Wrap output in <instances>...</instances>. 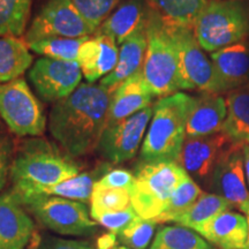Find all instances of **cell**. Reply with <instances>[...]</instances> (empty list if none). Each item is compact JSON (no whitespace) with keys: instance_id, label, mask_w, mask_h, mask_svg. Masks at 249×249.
<instances>
[{"instance_id":"ffe728a7","label":"cell","mask_w":249,"mask_h":249,"mask_svg":"<svg viewBox=\"0 0 249 249\" xmlns=\"http://www.w3.org/2000/svg\"><path fill=\"white\" fill-rule=\"evenodd\" d=\"M222 92L244 86L249 79V45L238 43L210 53Z\"/></svg>"},{"instance_id":"603a6c76","label":"cell","mask_w":249,"mask_h":249,"mask_svg":"<svg viewBox=\"0 0 249 249\" xmlns=\"http://www.w3.org/2000/svg\"><path fill=\"white\" fill-rule=\"evenodd\" d=\"M227 116L222 132L236 143L249 145V86L231 90L226 98Z\"/></svg>"},{"instance_id":"7a4b0ae2","label":"cell","mask_w":249,"mask_h":249,"mask_svg":"<svg viewBox=\"0 0 249 249\" xmlns=\"http://www.w3.org/2000/svg\"><path fill=\"white\" fill-rule=\"evenodd\" d=\"M80 170L71 156L46 140H27L17 149L12 161V192L18 198L31 196L40 188L73 178Z\"/></svg>"},{"instance_id":"b9f144b4","label":"cell","mask_w":249,"mask_h":249,"mask_svg":"<svg viewBox=\"0 0 249 249\" xmlns=\"http://www.w3.org/2000/svg\"><path fill=\"white\" fill-rule=\"evenodd\" d=\"M116 249H129V248H127V247H124V246H120V247H117Z\"/></svg>"},{"instance_id":"5b68a950","label":"cell","mask_w":249,"mask_h":249,"mask_svg":"<svg viewBox=\"0 0 249 249\" xmlns=\"http://www.w3.org/2000/svg\"><path fill=\"white\" fill-rule=\"evenodd\" d=\"M147 53L143 76L154 96L163 98L182 90L179 58L165 18L152 8L147 27Z\"/></svg>"},{"instance_id":"d6986e66","label":"cell","mask_w":249,"mask_h":249,"mask_svg":"<svg viewBox=\"0 0 249 249\" xmlns=\"http://www.w3.org/2000/svg\"><path fill=\"white\" fill-rule=\"evenodd\" d=\"M219 249H245L248 238L247 218L240 213L226 210L196 231Z\"/></svg>"},{"instance_id":"4dcf8cb0","label":"cell","mask_w":249,"mask_h":249,"mask_svg":"<svg viewBox=\"0 0 249 249\" xmlns=\"http://www.w3.org/2000/svg\"><path fill=\"white\" fill-rule=\"evenodd\" d=\"M202 193L201 187L188 176L174 189L164 213L154 220L157 223H174L195 203Z\"/></svg>"},{"instance_id":"60d3db41","label":"cell","mask_w":249,"mask_h":249,"mask_svg":"<svg viewBox=\"0 0 249 249\" xmlns=\"http://www.w3.org/2000/svg\"><path fill=\"white\" fill-rule=\"evenodd\" d=\"M246 218H247V223H248V238H247V245H246L245 249H249V213L246 214Z\"/></svg>"},{"instance_id":"e575fe53","label":"cell","mask_w":249,"mask_h":249,"mask_svg":"<svg viewBox=\"0 0 249 249\" xmlns=\"http://www.w3.org/2000/svg\"><path fill=\"white\" fill-rule=\"evenodd\" d=\"M15 154L14 142L4 127L0 126V192L4 189L11 176L12 161Z\"/></svg>"},{"instance_id":"6da1fadb","label":"cell","mask_w":249,"mask_h":249,"mask_svg":"<svg viewBox=\"0 0 249 249\" xmlns=\"http://www.w3.org/2000/svg\"><path fill=\"white\" fill-rule=\"evenodd\" d=\"M113 90L102 85L81 83L50 112L49 129L62 150L80 157L98 148L107 126Z\"/></svg>"},{"instance_id":"83f0119b","label":"cell","mask_w":249,"mask_h":249,"mask_svg":"<svg viewBox=\"0 0 249 249\" xmlns=\"http://www.w3.org/2000/svg\"><path fill=\"white\" fill-rule=\"evenodd\" d=\"M148 2L165 20L193 28L209 0H148Z\"/></svg>"},{"instance_id":"5bb4252c","label":"cell","mask_w":249,"mask_h":249,"mask_svg":"<svg viewBox=\"0 0 249 249\" xmlns=\"http://www.w3.org/2000/svg\"><path fill=\"white\" fill-rule=\"evenodd\" d=\"M244 144L234 143L217 164L209 188L247 214L249 213V192L246 185L244 169Z\"/></svg>"},{"instance_id":"4316f807","label":"cell","mask_w":249,"mask_h":249,"mask_svg":"<svg viewBox=\"0 0 249 249\" xmlns=\"http://www.w3.org/2000/svg\"><path fill=\"white\" fill-rule=\"evenodd\" d=\"M101 171L93 172L79 173L73 178L59 182L57 185L40 188L34 195H51L58 197L67 198V200L88 203L91 198L93 186L98 181V174Z\"/></svg>"},{"instance_id":"484cf974","label":"cell","mask_w":249,"mask_h":249,"mask_svg":"<svg viewBox=\"0 0 249 249\" xmlns=\"http://www.w3.org/2000/svg\"><path fill=\"white\" fill-rule=\"evenodd\" d=\"M148 249H216L203 236L187 227L163 226L156 232Z\"/></svg>"},{"instance_id":"1f68e13d","label":"cell","mask_w":249,"mask_h":249,"mask_svg":"<svg viewBox=\"0 0 249 249\" xmlns=\"http://www.w3.org/2000/svg\"><path fill=\"white\" fill-rule=\"evenodd\" d=\"M130 205V194L126 189L108 188L97 182L93 186L90 198V216L93 220H97L105 213L126 209Z\"/></svg>"},{"instance_id":"52a82bcc","label":"cell","mask_w":249,"mask_h":249,"mask_svg":"<svg viewBox=\"0 0 249 249\" xmlns=\"http://www.w3.org/2000/svg\"><path fill=\"white\" fill-rule=\"evenodd\" d=\"M18 200L43 226L58 234L89 235L97 229V222L82 202L51 195H31Z\"/></svg>"},{"instance_id":"4fadbf2b","label":"cell","mask_w":249,"mask_h":249,"mask_svg":"<svg viewBox=\"0 0 249 249\" xmlns=\"http://www.w3.org/2000/svg\"><path fill=\"white\" fill-rule=\"evenodd\" d=\"M82 71L77 62L40 58L30 67L28 77L36 92L46 102L68 97L81 85Z\"/></svg>"},{"instance_id":"ba28073f","label":"cell","mask_w":249,"mask_h":249,"mask_svg":"<svg viewBox=\"0 0 249 249\" xmlns=\"http://www.w3.org/2000/svg\"><path fill=\"white\" fill-rule=\"evenodd\" d=\"M167 30L176 44L179 58L182 90L197 89L202 92H222L211 60L196 39L192 27L165 20Z\"/></svg>"},{"instance_id":"8d00e7d4","label":"cell","mask_w":249,"mask_h":249,"mask_svg":"<svg viewBox=\"0 0 249 249\" xmlns=\"http://www.w3.org/2000/svg\"><path fill=\"white\" fill-rule=\"evenodd\" d=\"M134 181H135V177L132 172L123 169H116L105 172L99 178L97 183L103 187H108V188L126 189L130 194Z\"/></svg>"},{"instance_id":"f35d334b","label":"cell","mask_w":249,"mask_h":249,"mask_svg":"<svg viewBox=\"0 0 249 249\" xmlns=\"http://www.w3.org/2000/svg\"><path fill=\"white\" fill-rule=\"evenodd\" d=\"M118 236L116 233H105L97 239L96 249H116L118 247Z\"/></svg>"},{"instance_id":"2e32d148","label":"cell","mask_w":249,"mask_h":249,"mask_svg":"<svg viewBox=\"0 0 249 249\" xmlns=\"http://www.w3.org/2000/svg\"><path fill=\"white\" fill-rule=\"evenodd\" d=\"M119 49L111 36L95 33L83 43L79 52L77 64L88 83L104 79L117 66Z\"/></svg>"},{"instance_id":"277c9868","label":"cell","mask_w":249,"mask_h":249,"mask_svg":"<svg viewBox=\"0 0 249 249\" xmlns=\"http://www.w3.org/2000/svg\"><path fill=\"white\" fill-rule=\"evenodd\" d=\"M204 51L216 52L249 38V0H209L193 26Z\"/></svg>"},{"instance_id":"9a60e30c","label":"cell","mask_w":249,"mask_h":249,"mask_svg":"<svg viewBox=\"0 0 249 249\" xmlns=\"http://www.w3.org/2000/svg\"><path fill=\"white\" fill-rule=\"evenodd\" d=\"M35 231L33 219L13 192L0 194V249H26Z\"/></svg>"},{"instance_id":"3957f363","label":"cell","mask_w":249,"mask_h":249,"mask_svg":"<svg viewBox=\"0 0 249 249\" xmlns=\"http://www.w3.org/2000/svg\"><path fill=\"white\" fill-rule=\"evenodd\" d=\"M194 97L185 92L160 98L154 105V113L140 150L141 163H178L186 126Z\"/></svg>"},{"instance_id":"d4e9b609","label":"cell","mask_w":249,"mask_h":249,"mask_svg":"<svg viewBox=\"0 0 249 249\" xmlns=\"http://www.w3.org/2000/svg\"><path fill=\"white\" fill-rule=\"evenodd\" d=\"M229 208H231V204L222 196L203 192L195 203L174 223L196 232L217 214L229 210Z\"/></svg>"},{"instance_id":"cb8c5ba5","label":"cell","mask_w":249,"mask_h":249,"mask_svg":"<svg viewBox=\"0 0 249 249\" xmlns=\"http://www.w3.org/2000/svg\"><path fill=\"white\" fill-rule=\"evenodd\" d=\"M26 40L18 37H0V85L20 79L33 66V54Z\"/></svg>"},{"instance_id":"d6a6232c","label":"cell","mask_w":249,"mask_h":249,"mask_svg":"<svg viewBox=\"0 0 249 249\" xmlns=\"http://www.w3.org/2000/svg\"><path fill=\"white\" fill-rule=\"evenodd\" d=\"M157 222L138 217L118 233V240L129 249H148L156 232Z\"/></svg>"},{"instance_id":"7c38bea8","label":"cell","mask_w":249,"mask_h":249,"mask_svg":"<svg viewBox=\"0 0 249 249\" xmlns=\"http://www.w3.org/2000/svg\"><path fill=\"white\" fill-rule=\"evenodd\" d=\"M234 143L222 130L200 138H186L178 164L194 181L209 187L217 164Z\"/></svg>"},{"instance_id":"30bf717a","label":"cell","mask_w":249,"mask_h":249,"mask_svg":"<svg viewBox=\"0 0 249 249\" xmlns=\"http://www.w3.org/2000/svg\"><path fill=\"white\" fill-rule=\"evenodd\" d=\"M96 31L71 0H48L27 30L26 43L46 37H87Z\"/></svg>"},{"instance_id":"44dd1931","label":"cell","mask_w":249,"mask_h":249,"mask_svg":"<svg viewBox=\"0 0 249 249\" xmlns=\"http://www.w3.org/2000/svg\"><path fill=\"white\" fill-rule=\"evenodd\" d=\"M152 92L145 82L143 71L121 82L112 92L107 124L118 123L150 107Z\"/></svg>"},{"instance_id":"836d02e7","label":"cell","mask_w":249,"mask_h":249,"mask_svg":"<svg viewBox=\"0 0 249 249\" xmlns=\"http://www.w3.org/2000/svg\"><path fill=\"white\" fill-rule=\"evenodd\" d=\"M95 31L124 0H71Z\"/></svg>"},{"instance_id":"f546056e","label":"cell","mask_w":249,"mask_h":249,"mask_svg":"<svg viewBox=\"0 0 249 249\" xmlns=\"http://www.w3.org/2000/svg\"><path fill=\"white\" fill-rule=\"evenodd\" d=\"M33 0H0V37H20L27 29Z\"/></svg>"},{"instance_id":"7402d4cb","label":"cell","mask_w":249,"mask_h":249,"mask_svg":"<svg viewBox=\"0 0 249 249\" xmlns=\"http://www.w3.org/2000/svg\"><path fill=\"white\" fill-rule=\"evenodd\" d=\"M147 29L139 31L124 40L120 45L117 66L107 76L101 80L99 85L114 90L124 80L139 71H142L145 53H147Z\"/></svg>"},{"instance_id":"ac0fdd59","label":"cell","mask_w":249,"mask_h":249,"mask_svg":"<svg viewBox=\"0 0 249 249\" xmlns=\"http://www.w3.org/2000/svg\"><path fill=\"white\" fill-rule=\"evenodd\" d=\"M226 116V99L219 93L203 92L194 97L187 119L186 136L200 138L220 132Z\"/></svg>"},{"instance_id":"9c48e42d","label":"cell","mask_w":249,"mask_h":249,"mask_svg":"<svg viewBox=\"0 0 249 249\" xmlns=\"http://www.w3.org/2000/svg\"><path fill=\"white\" fill-rule=\"evenodd\" d=\"M0 117L11 133L20 138L45 132L46 117L27 81L17 79L0 85Z\"/></svg>"},{"instance_id":"8fae6325","label":"cell","mask_w":249,"mask_h":249,"mask_svg":"<svg viewBox=\"0 0 249 249\" xmlns=\"http://www.w3.org/2000/svg\"><path fill=\"white\" fill-rule=\"evenodd\" d=\"M154 107H148L118 123L107 124L98 144L105 160L114 164L130 160L138 154L150 124Z\"/></svg>"},{"instance_id":"ab89813d","label":"cell","mask_w":249,"mask_h":249,"mask_svg":"<svg viewBox=\"0 0 249 249\" xmlns=\"http://www.w3.org/2000/svg\"><path fill=\"white\" fill-rule=\"evenodd\" d=\"M244 169L246 179H247L249 187V145H245L244 147Z\"/></svg>"},{"instance_id":"8992f818","label":"cell","mask_w":249,"mask_h":249,"mask_svg":"<svg viewBox=\"0 0 249 249\" xmlns=\"http://www.w3.org/2000/svg\"><path fill=\"white\" fill-rule=\"evenodd\" d=\"M130 203L139 217L156 219L169 204L174 189L188 174L178 163H141L136 167Z\"/></svg>"},{"instance_id":"e0dca14e","label":"cell","mask_w":249,"mask_h":249,"mask_svg":"<svg viewBox=\"0 0 249 249\" xmlns=\"http://www.w3.org/2000/svg\"><path fill=\"white\" fill-rule=\"evenodd\" d=\"M151 12L148 0H124L96 33L111 36L121 45L134 34L147 29Z\"/></svg>"},{"instance_id":"f1b7e54d","label":"cell","mask_w":249,"mask_h":249,"mask_svg":"<svg viewBox=\"0 0 249 249\" xmlns=\"http://www.w3.org/2000/svg\"><path fill=\"white\" fill-rule=\"evenodd\" d=\"M79 37V38H68V37H46L34 42L28 43V48L37 54L45 58L55 59L71 62H77L79 52L83 43L89 38Z\"/></svg>"},{"instance_id":"d590c367","label":"cell","mask_w":249,"mask_h":249,"mask_svg":"<svg viewBox=\"0 0 249 249\" xmlns=\"http://www.w3.org/2000/svg\"><path fill=\"white\" fill-rule=\"evenodd\" d=\"M138 213H135V210L133 209V207L126 208V209L120 210V211H113V213H108L103 214L98 218L96 222L101 224L103 227L110 230L111 232L118 234L120 231L129 225L133 220H135L138 218Z\"/></svg>"},{"instance_id":"74e56055","label":"cell","mask_w":249,"mask_h":249,"mask_svg":"<svg viewBox=\"0 0 249 249\" xmlns=\"http://www.w3.org/2000/svg\"><path fill=\"white\" fill-rule=\"evenodd\" d=\"M35 249H95L90 242L86 240L61 239L55 236H44Z\"/></svg>"}]
</instances>
